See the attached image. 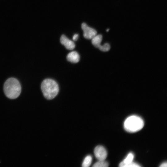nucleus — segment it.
<instances>
[{"label": "nucleus", "mask_w": 167, "mask_h": 167, "mask_svg": "<svg viewBox=\"0 0 167 167\" xmlns=\"http://www.w3.org/2000/svg\"><path fill=\"white\" fill-rule=\"evenodd\" d=\"M81 26L83 31V35L85 38L88 39H92L97 35L96 31L94 28L89 27L85 23H83Z\"/></svg>", "instance_id": "4"}, {"label": "nucleus", "mask_w": 167, "mask_h": 167, "mask_svg": "<svg viewBox=\"0 0 167 167\" xmlns=\"http://www.w3.org/2000/svg\"><path fill=\"white\" fill-rule=\"evenodd\" d=\"M167 166V163L166 162L163 163L160 166L161 167H166Z\"/></svg>", "instance_id": "15"}, {"label": "nucleus", "mask_w": 167, "mask_h": 167, "mask_svg": "<svg viewBox=\"0 0 167 167\" xmlns=\"http://www.w3.org/2000/svg\"><path fill=\"white\" fill-rule=\"evenodd\" d=\"M67 61L73 63L78 62L80 59L79 54L76 51H73L68 54L66 57Z\"/></svg>", "instance_id": "7"}, {"label": "nucleus", "mask_w": 167, "mask_h": 167, "mask_svg": "<svg viewBox=\"0 0 167 167\" xmlns=\"http://www.w3.org/2000/svg\"><path fill=\"white\" fill-rule=\"evenodd\" d=\"M79 35L78 34H75L73 36V39L74 41H76L78 38Z\"/></svg>", "instance_id": "14"}, {"label": "nucleus", "mask_w": 167, "mask_h": 167, "mask_svg": "<svg viewBox=\"0 0 167 167\" xmlns=\"http://www.w3.org/2000/svg\"><path fill=\"white\" fill-rule=\"evenodd\" d=\"M141 166L138 164L132 162L128 165L126 167H140Z\"/></svg>", "instance_id": "13"}, {"label": "nucleus", "mask_w": 167, "mask_h": 167, "mask_svg": "<svg viewBox=\"0 0 167 167\" xmlns=\"http://www.w3.org/2000/svg\"><path fill=\"white\" fill-rule=\"evenodd\" d=\"M109 166L108 162L105 160L98 161L95 163L92 167H107Z\"/></svg>", "instance_id": "11"}, {"label": "nucleus", "mask_w": 167, "mask_h": 167, "mask_svg": "<svg viewBox=\"0 0 167 167\" xmlns=\"http://www.w3.org/2000/svg\"><path fill=\"white\" fill-rule=\"evenodd\" d=\"M109 29H107L106 30L107 32H108V31H109Z\"/></svg>", "instance_id": "16"}, {"label": "nucleus", "mask_w": 167, "mask_h": 167, "mask_svg": "<svg viewBox=\"0 0 167 167\" xmlns=\"http://www.w3.org/2000/svg\"><path fill=\"white\" fill-rule=\"evenodd\" d=\"M41 88L44 96L48 100L54 98L59 91V87L57 82L50 79H46L42 81Z\"/></svg>", "instance_id": "2"}, {"label": "nucleus", "mask_w": 167, "mask_h": 167, "mask_svg": "<svg viewBox=\"0 0 167 167\" xmlns=\"http://www.w3.org/2000/svg\"><path fill=\"white\" fill-rule=\"evenodd\" d=\"M102 40V36L101 34L96 35L92 39V45L96 48H98L101 45V43Z\"/></svg>", "instance_id": "9"}, {"label": "nucleus", "mask_w": 167, "mask_h": 167, "mask_svg": "<svg viewBox=\"0 0 167 167\" xmlns=\"http://www.w3.org/2000/svg\"><path fill=\"white\" fill-rule=\"evenodd\" d=\"M98 48L101 51L107 52L109 50L110 47L109 44L106 43L103 45H101Z\"/></svg>", "instance_id": "12"}, {"label": "nucleus", "mask_w": 167, "mask_h": 167, "mask_svg": "<svg viewBox=\"0 0 167 167\" xmlns=\"http://www.w3.org/2000/svg\"><path fill=\"white\" fill-rule=\"evenodd\" d=\"M144 126L143 119L139 116L132 115L128 117L124 123L125 130L130 132H135L141 129Z\"/></svg>", "instance_id": "3"}, {"label": "nucleus", "mask_w": 167, "mask_h": 167, "mask_svg": "<svg viewBox=\"0 0 167 167\" xmlns=\"http://www.w3.org/2000/svg\"><path fill=\"white\" fill-rule=\"evenodd\" d=\"M95 155L98 161L105 160L107 156V152L102 146H97L94 149Z\"/></svg>", "instance_id": "5"}, {"label": "nucleus", "mask_w": 167, "mask_h": 167, "mask_svg": "<svg viewBox=\"0 0 167 167\" xmlns=\"http://www.w3.org/2000/svg\"><path fill=\"white\" fill-rule=\"evenodd\" d=\"M60 41L61 43L68 50H73L75 47L74 43L72 41L69 40L64 35L61 36L60 39Z\"/></svg>", "instance_id": "6"}, {"label": "nucleus", "mask_w": 167, "mask_h": 167, "mask_svg": "<svg viewBox=\"0 0 167 167\" xmlns=\"http://www.w3.org/2000/svg\"><path fill=\"white\" fill-rule=\"evenodd\" d=\"M134 158V155L131 152L129 153L125 158L119 164V166L121 167H126L129 164L133 162Z\"/></svg>", "instance_id": "8"}, {"label": "nucleus", "mask_w": 167, "mask_h": 167, "mask_svg": "<svg viewBox=\"0 0 167 167\" xmlns=\"http://www.w3.org/2000/svg\"><path fill=\"white\" fill-rule=\"evenodd\" d=\"M92 157L90 155H88L84 159L82 164V166L83 167H89L92 163Z\"/></svg>", "instance_id": "10"}, {"label": "nucleus", "mask_w": 167, "mask_h": 167, "mask_svg": "<svg viewBox=\"0 0 167 167\" xmlns=\"http://www.w3.org/2000/svg\"><path fill=\"white\" fill-rule=\"evenodd\" d=\"M4 91L6 96L11 99L17 98L21 90V85L19 81L14 78L8 79L4 83Z\"/></svg>", "instance_id": "1"}]
</instances>
